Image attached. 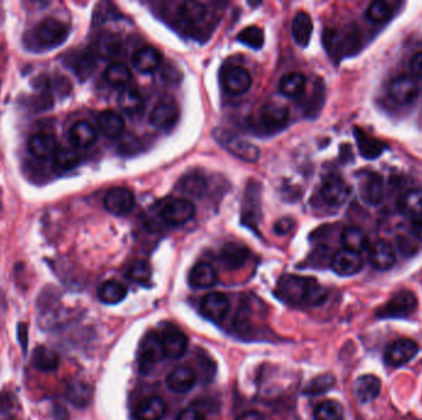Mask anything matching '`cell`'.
I'll list each match as a JSON object with an SVG mask.
<instances>
[{"mask_svg": "<svg viewBox=\"0 0 422 420\" xmlns=\"http://www.w3.org/2000/svg\"><path fill=\"white\" fill-rule=\"evenodd\" d=\"M278 293L285 302H302L310 306L323 303L328 297V291L316 280L293 275L279 281Z\"/></svg>", "mask_w": 422, "mask_h": 420, "instance_id": "6da1fadb", "label": "cell"}, {"mask_svg": "<svg viewBox=\"0 0 422 420\" xmlns=\"http://www.w3.org/2000/svg\"><path fill=\"white\" fill-rule=\"evenodd\" d=\"M70 29L65 23L55 18H47L36 26L30 36V47L37 50H54L65 44Z\"/></svg>", "mask_w": 422, "mask_h": 420, "instance_id": "7a4b0ae2", "label": "cell"}, {"mask_svg": "<svg viewBox=\"0 0 422 420\" xmlns=\"http://www.w3.org/2000/svg\"><path fill=\"white\" fill-rule=\"evenodd\" d=\"M214 137L219 142L220 146H223L229 153L235 155L236 158L249 162V163H254L259 160V149L254 144H249L232 132L223 129H216L214 132Z\"/></svg>", "mask_w": 422, "mask_h": 420, "instance_id": "3957f363", "label": "cell"}, {"mask_svg": "<svg viewBox=\"0 0 422 420\" xmlns=\"http://www.w3.org/2000/svg\"><path fill=\"white\" fill-rule=\"evenodd\" d=\"M357 190L359 198L368 206H377L384 198V182L373 170H362L357 174Z\"/></svg>", "mask_w": 422, "mask_h": 420, "instance_id": "277c9868", "label": "cell"}, {"mask_svg": "<svg viewBox=\"0 0 422 420\" xmlns=\"http://www.w3.org/2000/svg\"><path fill=\"white\" fill-rule=\"evenodd\" d=\"M195 215L193 203L185 198H168L161 210V216L169 226H182Z\"/></svg>", "mask_w": 422, "mask_h": 420, "instance_id": "5b68a950", "label": "cell"}, {"mask_svg": "<svg viewBox=\"0 0 422 420\" xmlns=\"http://www.w3.org/2000/svg\"><path fill=\"white\" fill-rule=\"evenodd\" d=\"M416 296L411 291L402 290L389 300L385 306L378 311V316L382 318H402L416 310Z\"/></svg>", "mask_w": 422, "mask_h": 420, "instance_id": "8992f818", "label": "cell"}, {"mask_svg": "<svg viewBox=\"0 0 422 420\" xmlns=\"http://www.w3.org/2000/svg\"><path fill=\"white\" fill-rule=\"evenodd\" d=\"M104 206L110 213L115 216H125L132 211L135 206V195L130 189H110L104 198Z\"/></svg>", "mask_w": 422, "mask_h": 420, "instance_id": "52a82bcc", "label": "cell"}, {"mask_svg": "<svg viewBox=\"0 0 422 420\" xmlns=\"http://www.w3.org/2000/svg\"><path fill=\"white\" fill-rule=\"evenodd\" d=\"M178 120V105L173 99L169 98L159 100L149 114V122L156 129H169L177 124Z\"/></svg>", "mask_w": 422, "mask_h": 420, "instance_id": "ba28073f", "label": "cell"}, {"mask_svg": "<svg viewBox=\"0 0 422 420\" xmlns=\"http://www.w3.org/2000/svg\"><path fill=\"white\" fill-rule=\"evenodd\" d=\"M389 94L399 105L411 104L418 95V85L410 75H397L390 82Z\"/></svg>", "mask_w": 422, "mask_h": 420, "instance_id": "9c48e42d", "label": "cell"}, {"mask_svg": "<svg viewBox=\"0 0 422 420\" xmlns=\"http://www.w3.org/2000/svg\"><path fill=\"white\" fill-rule=\"evenodd\" d=\"M417 352L418 345L416 341L411 339H399L387 345L384 357L389 365L399 367L411 361L417 355Z\"/></svg>", "mask_w": 422, "mask_h": 420, "instance_id": "30bf717a", "label": "cell"}, {"mask_svg": "<svg viewBox=\"0 0 422 420\" xmlns=\"http://www.w3.org/2000/svg\"><path fill=\"white\" fill-rule=\"evenodd\" d=\"M351 195V188L343 179L330 177L321 186V198L328 206L340 208L347 201Z\"/></svg>", "mask_w": 422, "mask_h": 420, "instance_id": "8fae6325", "label": "cell"}, {"mask_svg": "<svg viewBox=\"0 0 422 420\" xmlns=\"http://www.w3.org/2000/svg\"><path fill=\"white\" fill-rule=\"evenodd\" d=\"M369 262L379 272H385L394 267L397 262V253L390 242L385 239H379L372 244L369 249Z\"/></svg>", "mask_w": 422, "mask_h": 420, "instance_id": "7c38bea8", "label": "cell"}, {"mask_svg": "<svg viewBox=\"0 0 422 420\" xmlns=\"http://www.w3.org/2000/svg\"><path fill=\"white\" fill-rule=\"evenodd\" d=\"M331 267L340 276H353L363 269L362 255L347 249H341L335 253Z\"/></svg>", "mask_w": 422, "mask_h": 420, "instance_id": "4fadbf2b", "label": "cell"}, {"mask_svg": "<svg viewBox=\"0 0 422 420\" xmlns=\"http://www.w3.org/2000/svg\"><path fill=\"white\" fill-rule=\"evenodd\" d=\"M229 298L224 293L211 292L201 300L200 311L209 321L220 322L229 313Z\"/></svg>", "mask_w": 422, "mask_h": 420, "instance_id": "5bb4252c", "label": "cell"}, {"mask_svg": "<svg viewBox=\"0 0 422 420\" xmlns=\"http://www.w3.org/2000/svg\"><path fill=\"white\" fill-rule=\"evenodd\" d=\"M223 84L230 94L242 95L249 91L252 85V78L249 70L239 65H232L223 75Z\"/></svg>", "mask_w": 422, "mask_h": 420, "instance_id": "9a60e30c", "label": "cell"}, {"mask_svg": "<svg viewBox=\"0 0 422 420\" xmlns=\"http://www.w3.org/2000/svg\"><path fill=\"white\" fill-rule=\"evenodd\" d=\"M164 357L163 348L161 338L151 334L144 339L139 350V362L141 371L152 370L154 366Z\"/></svg>", "mask_w": 422, "mask_h": 420, "instance_id": "2e32d148", "label": "cell"}, {"mask_svg": "<svg viewBox=\"0 0 422 420\" xmlns=\"http://www.w3.org/2000/svg\"><path fill=\"white\" fill-rule=\"evenodd\" d=\"M161 341L164 356L172 360L180 359L188 349V336L178 329H168L164 331L163 336H161Z\"/></svg>", "mask_w": 422, "mask_h": 420, "instance_id": "e0dca14e", "label": "cell"}, {"mask_svg": "<svg viewBox=\"0 0 422 420\" xmlns=\"http://www.w3.org/2000/svg\"><path fill=\"white\" fill-rule=\"evenodd\" d=\"M259 120L266 129H282L288 122L289 111L283 105L267 103L259 110Z\"/></svg>", "mask_w": 422, "mask_h": 420, "instance_id": "ac0fdd59", "label": "cell"}, {"mask_svg": "<svg viewBox=\"0 0 422 420\" xmlns=\"http://www.w3.org/2000/svg\"><path fill=\"white\" fill-rule=\"evenodd\" d=\"M161 62L162 56L152 46H144L136 51L132 56V67L144 75L154 73V70H159Z\"/></svg>", "mask_w": 422, "mask_h": 420, "instance_id": "d6986e66", "label": "cell"}, {"mask_svg": "<svg viewBox=\"0 0 422 420\" xmlns=\"http://www.w3.org/2000/svg\"><path fill=\"white\" fill-rule=\"evenodd\" d=\"M397 211L407 218L422 216V189L412 188L399 196L397 201Z\"/></svg>", "mask_w": 422, "mask_h": 420, "instance_id": "ffe728a7", "label": "cell"}, {"mask_svg": "<svg viewBox=\"0 0 422 420\" xmlns=\"http://www.w3.org/2000/svg\"><path fill=\"white\" fill-rule=\"evenodd\" d=\"M29 152L36 159H49L58 151L56 139L50 134H36L29 139Z\"/></svg>", "mask_w": 422, "mask_h": 420, "instance_id": "44dd1931", "label": "cell"}, {"mask_svg": "<svg viewBox=\"0 0 422 420\" xmlns=\"http://www.w3.org/2000/svg\"><path fill=\"white\" fill-rule=\"evenodd\" d=\"M354 395L361 403H369L377 398L380 390H382V382L374 375H363L358 377L354 386Z\"/></svg>", "mask_w": 422, "mask_h": 420, "instance_id": "7402d4cb", "label": "cell"}, {"mask_svg": "<svg viewBox=\"0 0 422 420\" xmlns=\"http://www.w3.org/2000/svg\"><path fill=\"white\" fill-rule=\"evenodd\" d=\"M97 122H98L100 132L108 139H118L124 134L125 120L116 111L105 110L98 115Z\"/></svg>", "mask_w": 422, "mask_h": 420, "instance_id": "603a6c76", "label": "cell"}, {"mask_svg": "<svg viewBox=\"0 0 422 420\" xmlns=\"http://www.w3.org/2000/svg\"><path fill=\"white\" fill-rule=\"evenodd\" d=\"M70 139L77 148H89L98 139V132L88 121H78L70 129Z\"/></svg>", "mask_w": 422, "mask_h": 420, "instance_id": "cb8c5ba5", "label": "cell"}, {"mask_svg": "<svg viewBox=\"0 0 422 420\" xmlns=\"http://www.w3.org/2000/svg\"><path fill=\"white\" fill-rule=\"evenodd\" d=\"M197 382V375L188 366H180L172 371L167 377V386L175 393H185L193 388Z\"/></svg>", "mask_w": 422, "mask_h": 420, "instance_id": "d4e9b609", "label": "cell"}, {"mask_svg": "<svg viewBox=\"0 0 422 420\" xmlns=\"http://www.w3.org/2000/svg\"><path fill=\"white\" fill-rule=\"evenodd\" d=\"M218 282V272L209 262H199L189 274V284L194 288H210Z\"/></svg>", "mask_w": 422, "mask_h": 420, "instance_id": "484cf974", "label": "cell"}, {"mask_svg": "<svg viewBox=\"0 0 422 420\" xmlns=\"http://www.w3.org/2000/svg\"><path fill=\"white\" fill-rule=\"evenodd\" d=\"M313 30L314 24L310 15L305 11H299L292 23V35L295 44L300 47H306L313 35Z\"/></svg>", "mask_w": 422, "mask_h": 420, "instance_id": "4316f807", "label": "cell"}, {"mask_svg": "<svg viewBox=\"0 0 422 420\" xmlns=\"http://www.w3.org/2000/svg\"><path fill=\"white\" fill-rule=\"evenodd\" d=\"M31 362L36 370L41 372H54L60 366V356L45 345H39L31 356Z\"/></svg>", "mask_w": 422, "mask_h": 420, "instance_id": "83f0119b", "label": "cell"}, {"mask_svg": "<svg viewBox=\"0 0 422 420\" xmlns=\"http://www.w3.org/2000/svg\"><path fill=\"white\" fill-rule=\"evenodd\" d=\"M167 412V405L161 397L154 395L142 400L137 407L136 414L139 420H162Z\"/></svg>", "mask_w": 422, "mask_h": 420, "instance_id": "f1b7e54d", "label": "cell"}, {"mask_svg": "<svg viewBox=\"0 0 422 420\" xmlns=\"http://www.w3.org/2000/svg\"><path fill=\"white\" fill-rule=\"evenodd\" d=\"M341 243H342L343 249H347L351 252L361 253L366 252L369 249V239L367 234L363 232L361 228L347 227L345 228L341 234Z\"/></svg>", "mask_w": 422, "mask_h": 420, "instance_id": "f546056e", "label": "cell"}, {"mask_svg": "<svg viewBox=\"0 0 422 420\" xmlns=\"http://www.w3.org/2000/svg\"><path fill=\"white\" fill-rule=\"evenodd\" d=\"M206 15H208L206 6L199 1H184L183 4L179 6V19L187 25H199L205 20Z\"/></svg>", "mask_w": 422, "mask_h": 420, "instance_id": "4dcf8cb0", "label": "cell"}, {"mask_svg": "<svg viewBox=\"0 0 422 420\" xmlns=\"http://www.w3.org/2000/svg\"><path fill=\"white\" fill-rule=\"evenodd\" d=\"M66 397L73 407L78 409H85L89 405L92 400V390L85 382L73 381L66 390Z\"/></svg>", "mask_w": 422, "mask_h": 420, "instance_id": "1f68e13d", "label": "cell"}, {"mask_svg": "<svg viewBox=\"0 0 422 420\" xmlns=\"http://www.w3.org/2000/svg\"><path fill=\"white\" fill-rule=\"evenodd\" d=\"M306 87L305 75L299 72H290L284 75L279 82V90L288 98H299L304 94Z\"/></svg>", "mask_w": 422, "mask_h": 420, "instance_id": "d6a6232c", "label": "cell"}, {"mask_svg": "<svg viewBox=\"0 0 422 420\" xmlns=\"http://www.w3.org/2000/svg\"><path fill=\"white\" fill-rule=\"evenodd\" d=\"M118 104L120 109L126 114L137 115L144 110V100L139 90L135 88H125L120 91L118 96Z\"/></svg>", "mask_w": 422, "mask_h": 420, "instance_id": "836d02e7", "label": "cell"}, {"mask_svg": "<svg viewBox=\"0 0 422 420\" xmlns=\"http://www.w3.org/2000/svg\"><path fill=\"white\" fill-rule=\"evenodd\" d=\"M128 295V288L121 282L109 280L105 281L98 290L100 301L106 305H116L125 300Z\"/></svg>", "mask_w": 422, "mask_h": 420, "instance_id": "e575fe53", "label": "cell"}, {"mask_svg": "<svg viewBox=\"0 0 422 420\" xmlns=\"http://www.w3.org/2000/svg\"><path fill=\"white\" fill-rule=\"evenodd\" d=\"M221 257L228 267L236 269L242 267L249 259V250L237 243H228L223 247Z\"/></svg>", "mask_w": 422, "mask_h": 420, "instance_id": "d590c367", "label": "cell"}, {"mask_svg": "<svg viewBox=\"0 0 422 420\" xmlns=\"http://www.w3.org/2000/svg\"><path fill=\"white\" fill-rule=\"evenodd\" d=\"M104 79L108 84L116 88H124L131 80V72L129 67L124 63H111L104 72Z\"/></svg>", "mask_w": 422, "mask_h": 420, "instance_id": "8d00e7d4", "label": "cell"}, {"mask_svg": "<svg viewBox=\"0 0 422 420\" xmlns=\"http://www.w3.org/2000/svg\"><path fill=\"white\" fill-rule=\"evenodd\" d=\"M343 408L336 400H325L314 412V420H342Z\"/></svg>", "mask_w": 422, "mask_h": 420, "instance_id": "74e56055", "label": "cell"}, {"mask_svg": "<svg viewBox=\"0 0 422 420\" xmlns=\"http://www.w3.org/2000/svg\"><path fill=\"white\" fill-rule=\"evenodd\" d=\"M80 162V153L73 148H60L54 155L55 168L60 169L62 172L75 168Z\"/></svg>", "mask_w": 422, "mask_h": 420, "instance_id": "f35d334b", "label": "cell"}, {"mask_svg": "<svg viewBox=\"0 0 422 420\" xmlns=\"http://www.w3.org/2000/svg\"><path fill=\"white\" fill-rule=\"evenodd\" d=\"M392 15V6L385 1H373L366 11V18L374 24H384Z\"/></svg>", "mask_w": 422, "mask_h": 420, "instance_id": "ab89813d", "label": "cell"}, {"mask_svg": "<svg viewBox=\"0 0 422 420\" xmlns=\"http://www.w3.org/2000/svg\"><path fill=\"white\" fill-rule=\"evenodd\" d=\"M335 382H336L335 377L331 374L316 376L304 388V393L308 395H321V393H325V392L331 390L335 386Z\"/></svg>", "mask_w": 422, "mask_h": 420, "instance_id": "60d3db41", "label": "cell"}, {"mask_svg": "<svg viewBox=\"0 0 422 420\" xmlns=\"http://www.w3.org/2000/svg\"><path fill=\"white\" fill-rule=\"evenodd\" d=\"M240 42L254 50H259L264 45V32L259 26H249L239 34Z\"/></svg>", "mask_w": 422, "mask_h": 420, "instance_id": "b9f144b4", "label": "cell"}, {"mask_svg": "<svg viewBox=\"0 0 422 420\" xmlns=\"http://www.w3.org/2000/svg\"><path fill=\"white\" fill-rule=\"evenodd\" d=\"M70 68L80 78H85L90 75L94 67V61L88 53H75L70 62Z\"/></svg>", "mask_w": 422, "mask_h": 420, "instance_id": "7bdbcfd3", "label": "cell"}, {"mask_svg": "<svg viewBox=\"0 0 422 420\" xmlns=\"http://www.w3.org/2000/svg\"><path fill=\"white\" fill-rule=\"evenodd\" d=\"M126 277L131 281L137 282V284H144L149 280L151 277V267L149 262L144 260H136L130 265Z\"/></svg>", "mask_w": 422, "mask_h": 420, "instance_id": "ee69618b", "label": "cell"}, {"mask_svg": "<svg viewBox=\"0 0 422 420\" xmlns=\"http://www.w3.org/2000/svg\"><path fill=\"white\" fill-rule=\"evenodd\" d=\"M205 189H206V183L203 177H195V175L184 177L182 182V190L184 193L193 196H200L203 195Z\"/></svg>", "mask_w": 422, "mask_h": 420, "instance_id": "f6af8a7d", "label": "cell"}, {"mask_svg": "<svg viewBox=\"0 0 422 420\" xmlns=\"http://www.w3.org/2000/svg\"><path fill=\"white\" fill-rule=\"evenodd\" d=\"M119 50V42L113 36H105L98 42V51L101 56H114Z\"/></svg>", "mask_w": 422, "mask_h": 420, "instance_id": "bcb514c9", "label": "cell"}, {"mask_svg": "<svg viewBox=\"0 0 422 420\" xmlns=\"http://www.w3.org/2000/svg\"><path fill=\"white\" fill-rule=\"evenodd\" d=\"M15 405V397L11 392L0 393V414H8Z\"/></svg>", "mask_w": 422, "mask_h": 420, "instance_id": "7dc6e473", "label": "cell"}, {"mask_svg": "<svg viewBox=\"0 0 422 420\" xmlns=\"http://www.w3.org/2000/svg\"><path fill=\"white\" fill-rule=\"evenodd\" d=\"M18 339H19V343H20L23 352L26 354L27 344H29V331H27V326H26L25 323H20L18 326Z\"/></svg>", "mask_w": 422, "mask_h": 420, "instance_id": "c3c4849f", "label": "cell"}, {"mask_svg": "<svg viewBox=\"0 0 422 420\" xmlns=\"http://www.w3.org/2000/svg\"><path fill=\"white\" fill-rule=\"evenodd\" d=\"M292 228H293V221L290 218H283L275 223L274 231L279 236H283V234H288L292 231Z\"/></svg>", "mask_w": 422, "mask_h": 420, "instance_id": "681fc988", "label": "cell"}, {"mask_svg": "<svg viewBox=\"0 0 422 420\" xmlns=\"http://www.w3.org/2000/svg\"><path fill=\"white\" fill-rule=\"evenodd\" d=\"M178 420H206L204 416L203 413L198 409H194V408H188V409H184L180 414H179Z\"/></svg>", "mask_w": 422, "mask_h": 420, "instance_id": "f907efd6", "label": "cell"}, {"mask_svg": "<svg viewBox=\"0 0 422 420\" xmlns=\"http://www.w3.org/2000/svg\"><path fill=\"white\" fill-rule=\"evenodd\" d=\"M410 68H411L414 75L418 77V78H422V51L412 57L411 62H410Z\"/></svg>", "mask_w": 422, "mask_h": 420, "instance_id": "816d5d0a", "label": "cell"}, {"mask_svg": "<svg viewBox=\"0 0 422 420\" xmlns=\"http://www.w3.org/2000/svg\"><path fill=\"white\" fill-rule=\"evenodd\" d=\"M411 231L415 237L422 241V216L412 219Z\"/></svg>", "mask_w": 422, "mask_h": 420, "instance_id": "f5cc1de1", "label": "cell"}, {"mask_svg": "<svg viewBox=\"0 0 422 420\" xmlns=\"http://www.w3.org/2000/svg\"><path fill=\"white\" fill-rule=\"evenodd\" d=\"M54 415H55L56 420H68V418H70L68 412L66 410L63 405H55V408H54Z\"/></svg>", "mask_w": 422, "mask_h": 420, "instance_id": "db71d44e", "label": "cell"}, {"mask_svg": "<svg viewBox=\"0 0 422 420\" xmlns=\"http://www.w3.org/2000/svg\"><path fill=\"white\" fill-rule=\"evenodd\" d=\"M237 420H266L263 415L259 412H247L244 414L241 415Z\"/></svg>", "mask_w": 422, "mask_h": 420, "instance_id": "11a10c76", "label": "cell"}, {"mask_svg": "<svg viewBox=\"0 0 422 420\" xmlns=\"http://www.w3.org/2000/svg\"><path fill=\"white\" fill-rule=\"evenodd\" d=\"M0 212H1V201H0Z\"/></svg>", "mask_w": 422, "mask_h": 420, "instance_id": "9f6ffc18", "label": "cell"}]
</instances>
